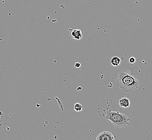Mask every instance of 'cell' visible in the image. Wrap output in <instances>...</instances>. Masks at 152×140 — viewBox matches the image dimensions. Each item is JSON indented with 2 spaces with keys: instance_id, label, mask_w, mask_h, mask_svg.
<instances>
[{
  "instance_id": "1",
  "label": "cell",
  "mask_w": 152,
  "mask_h": 140,
  "mask_svg": "<svg viewBox=\"0 0 152 140\" xmlns=\"http://www.w3.org/2000/svg\"><path fill=\"white\" fill-rule=\"evenodd\" d=\"M140 84V82L136 77L124 71L119 73L117 85L125 92H133L138 89Z\"/></svg>"
},
{
  "instance_id": "2",
  "label": "cell",
  "mask_w": 152,
  "mask_h": 140,
  "mask_svg": "<svg viewBox=\"0 0 152 140\" xmlns=\"http://www.w3.org/2000/svg\"><path fill=\"white\" fill-rule=\"evenodd\" d=\"M105 120H108L114 126L119 128H125L129 125V119L126 115L119 111L104 110L103 114L100 115Z\"/></svg>"
},
{
  "instance_id": "3",
  "label": "cell",
  "mask_w": 152,
  "mask_h": 140,
  "mask_svg": "<svg viewBox=\"0 0 152 140\" xmlns=\"http://www.w3.org/2000/svg\"><path fill=\"white\" fill-rule=\"evenodd\" d=\"M96 140H115V137L109 131H104L98 135Z\"/></svg>"
},
{
  "instance_id": "4",
  "label": "cell",
  "mask_w": 152,
  "mask_h": 140,
  "mask_svg": "<svg viewBox=\"0 0 152 140\" xmlns=\"http://www.w3.org/2000/svg\"><path fill=\"white\" fill-rule=\"evenodd\" d=\"M69 36L70 38L75 39L76 40H81L82 38L83 35L81 34V31L79 29H74L72 30L71 32L70 33Z\"/></svg>"
},
{
  "instance_id": "5",
  "label": "cell",
  "mask_w": 152,
  "mask_h": 140,
  "mask_svg": "<svg viewBox=\"0 0 152 140\" xmlns=\"http://www.w3.org/2000/svg\"><path fill=\"white\" fill-rule=\"evenodd\" d=\"M119 106L123 108H127L130 106V101L127 98H122L119 102Z\"/></svg>"
},
{
  "instance_id": "6",
  "label": "cell",
  "mask_w": 152,
  "mask_h": 140,
  "mask_svg": "<svg viewBox=\"0 0 152 140\" xmlns=\"http://www.w3.org/2000/svg\"><path fill=\"white\" fill-rule=\"evenodd\" d=\"M120 62H121L120 58L117 56H115L111 59V64L114 67H117L120 65Z\"/></svg>"
},
{
  "instance_id": "7",
  "label": "cell",
  "mask_w": 152,
  "mask_h": 140,
  "mask_svg": "<svg viewBox=\"0 0 152 140\" xmlns=\"http://www.w3.org/2000/svg\"><path fill=\"white\" fill-rule=\"evenodd\" d=\"M74 109L76 111H81L83 110V107L80 103H76L74 106Z\"/></svg>"
},
{
  "instance_id": "8",
  "label": "cell",
  "mask_w": 152,
  "mask_h": 140,
  "mask_svg": "<svg viewBox=\"0 0 152 140\" xmlns=\"http://www.w3.org/2000/svg\"><path fill=\"white\" fill-rule=\"evenodd\" d=\"M136 62V59L134 57H131V58L129 59V62L131 64H134Z\"/></svg>"
},
{
  "instance_id": "9",
  "label": "cell",
  "mask_w": 152,
  "mask_h": 140,
  "mask_svg": "<svg viewBox=\"0 0 152 140\" xmlns=\"http://www.w3.org/2000/svg\"><path fill=\"white\" fill-rule=\"evenodd\" d=\"M75 66L76 68H79L81 66V64L80 63H78V62H77V63H75Z\"/></svg>"
}]
</instances>
